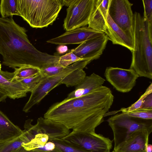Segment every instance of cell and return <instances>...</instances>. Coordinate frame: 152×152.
I'll use <instances>...</instances> for the list:
<instances>
[{
	"label": "cell",
	"mask_w": 152,
	"mask_h": 152,
	"mask_svg": "<svg viewBox=\"0 0 152 152\" xmlns=\"http://www.w3.org/2000/svg\"><path fill=\"white\" fill-rule=\"evenodd\" d=\"M65 68L58 63L46 64L40 69L41 73L45 77H51L60 73Z\"/></svg>",
	"instance_id": "obj_27"
},
{
	"label": "cell",
	"mask_w": 152,
	"mask_h": 152,
	"mask_svg": "<svg viewBox=\"0 0 152 152\" xmlns=\"http://www.w3.org/2000/svg\"><path fill=\"white\" fill-rule=\"evenodd\" d=\"M90 62L88 61L76 62L66 67L58 74L44 77L31 92L30 98L23 108V111L25 113L29 112L33 106L40 102L51 90L62 84L63 80L67 75L78 68H84Z\"/></svg>",
	"instance_id": "obj_6"
},
{
	"label": "cell",
	"mask_w": 152,
	"mask_h": 152,
	"mask_svg": "<svg viewBox=\"0 0 152 152\" xmlns=\"http://www.w3.org/2000/svg\"><path fill=\"white\" fill-rule=\"evenodd\" d=\"M105 80L99 75L93 73L85 77L69 93L66 98L70 99L87 94L95 89L102 86Z\"/></svg>",
	"instance_id": "obj_18"
},
{
	"label": "cell",
	"mask_w": 152,
	"mask_h": 152,
	"mask_svg": "<svg viewBox=\"0 0 152 152\" xmlns=\"http://www.w3.org/2000/svg\"><path fill=\"white\" fill-rule=\"evenodd\" d=\"M129 115L145 119H152V109L140 108L126 113Z\"/></svg>",
	"instance_id": "obj_30"
},
{
	"label": "cell",
	"mask_w": 152,
	"mask_h": 152,
	"mask_svg": "<svg viewBox=\"0 0 152 152\" xmlns=\"http://www.w3.org/2000/svg\"><path fill=\"white\" fill-rule=\"evenodd\" d=\"M23 133L0 110V143L20 135Z\"/></svg>",
	"instance_id": "obj_19"
},
{
	"label": "cell",
	"mask_w": 152,
	"mask_h": 152,
	"mask_svg": "<svg viewBox=\"0 0 152 152\" xmlns=\"http://www.w3.org/2000/svg\"><path fill=\"white\" fill-rule=\"evenodd\" d=\"M13 72L0 71V90L13 99L26 96L27 88L20 81L13 80Z\"/></svg>",
	"instance_id": "obj_14"
},
{
	"label": "cell",
	"mask_w": 152,
	"mask_h": 152,
	"mask_svg": "<svg viewBox=\"0 0 152 152\" xmlns=\"http://www.w3.org/2000/svg\"><path fill=\"white\" fill-rule=\"evenodd\" d=\"M134 49L130 69L139 77L152 79V25L139 12L134 14Z\"/></svg>",
	"instance_id": "obj_3"
},
{
	"label": "cell",
	"mask_w": 152,
	"mask_h": 152,
	"mask_svg": "<svg viewBox=\"0 0 152 152\" xmlns=\"http://www.w3.org/2000/svg\"><path fill=\"white\" fill-rule=\"evenodd\" d=\"M49 140V137L46 134L37 133L29 142L23 143L21 146L27 151L33 150L44 147Z\"/></svg>",
	"instance_id": "obj_24"
},
{
	"label": "cell",
	"mask_w": 152,
	"mask_h": 152,
	"mask_svg": "<svg viewBox=\"0 0 152 152\" xmlns=\"http://www.w3.org/2000/svg\"><path fill=\"white\" fill-rule=\"evenodd\" d=\"M110 0H95L88 27L105 33Z\"/></svg>",
	"instance_id": "obj_15"
},
{
	"label": "cell",
	"mask_w": 152,
	"mask_h": 152,
	"mask_svg": "<svg viewBox=\"0 0 152 152\" xmlns=\"http://www.w3.org/2000/svg\"><path fill=\"white\" fill-rule=\"evenodd\" d=\"M114 99L110 89L102 85L85 95L54 104L44 118L61 124L74 132H94L104 121Z\"/></svg>",
	"instance_id": "obj_1"
},
{
	"label": "cell",
	"mask_w": 152,
	"mask_h": 152,
	"mask_svg": "<svg viewBox=\"0 0 152 152\" xmlns=\"http://www.w3.org/2000/svg\"><path fill=\"white\" fill-rule=\"evenodd\" d=\"M109 40L107 36L105 34L88 40L70 51L84 61L91 62L100 57Z\"/></svg>",
	"instance_id": "obj_11"
},
{
	"label": "cell",
	"mask_w": 152,
	"mask_h": 152,
	"mask_svg": "<svg viewBox=\"0 0 152 152\" xmlns=\"http://www.w3.org/2000/svg\"><path fill=\"white\" fill-rule=\"evenodd\" d=\"M35 131L37 133L46 134L49 140L62 138L70 132L69 129L60 123L40 117L34 125Z\"/></svg>",
	"instance_id": "obj_16"
},
{
	"label": "cell",
	"mask_w": 152,
	"mask_h": 152,
	"mask_svg": "<svg viewBox=\"0 0 152 152\" xmlns=\"http://www.w3.org/2000/svg\"><path fill=\"white\" fill-rule=\"evenodd\" d=\"M49 141L54 143L60 152H89L72 144L62 138L54 139Z\"/></svg>",
	"instance_id": "obj_26"
},
{
	"label": "cell",
	"mask_w": 152,
	"mask_h": 152,
	"mask_svg": "<svg viewBox=\"0 0 152 152\" xmlns=\"http://www.w3.org/2000/svg\"><path fill=\"white\" fill-rule=\"evenodd\" d=\"M113 44L119 45L129 49H134V40L128 36L112 20L108 14L105 33Z\"/></svg>",
	"instance_id": "obj_17"
},
{
	"label": "cell",
	"mask_w": 152,
	"mask_h": 152,
	"mask_svg": "<svg viewBox=\"0 0 152 152\" xmlns=\"http://www.w3.org/2000/svg\"><path fill=\"white\" fill-rule=\"evenodd\" d=\"M73 0H61L62 6H69L71 4Z\"/></svg>",
	"instance_id": "obj_34"
},
{
	"label": "cell",
	"mask_w": 152,
	"mask_h": 152,
	"mask_svg": "<svg viewBox=\"0 0 152 152\" xmlns=\"http://www.w3.org/2000/svg\"><path fill=\"white\" fill-rule=\"evenodd\" d=\"M95 0H73L67 9L63 27L70 31L88 25Z\"/></svg>",
	"instance_id": "obj_8"
},
{
	"label": "cell",
	"mask_w": 152,
	"mask_h": 152,
	"mask_svg": "<svg viewBox=\"0 0 152 152\" xmlns=\"http://www.w3.org/2000/svg\"><path fill=\"white\" fill-rule=\"evenodd\" d=\"M45 77L40 73L35 76L24 79L20 81L26 86L28 92H31Z\"/></svg>",
	"instance_id": "obj_28"
},
{
	"label": "cell",
	"mask_w": 152,
	"mask_h": 152,
	"mask_svg": "<svg viewBox=\"0 0 152 152\" xmlns=\"http://www.w3.org/2000/svg\"><path fill=\"white\" fill-rule=\"evenodd\" d=\"M112 152H115V151H113Z\"/></svg>",
	"instance_id": "obj_38"
},
{
	"label": "cell",
	"mask_w": 152,
	"mask_h": 152,
	"mask_svg": "<svg viewBox=\"0 0 152 152\" xmlns=\"http://www.w3.org/2000/svg\"><path fill=\"white\" fill-rule=\"evenodd\" d=\"M152 145L150 144H148L146 147L147 152H152Z\"/></svg>",
	"instance_id": "obj_35"
},
{
	"label": "cell",
	"mask_w": 152,
	"mask_h": 152,
	"mask_svg": "<svg viewBox=\"0 0 152 152\" xmlns=\"http://www.w3.org/2000/svg\"><path fill=\"white\" fill-rule=\"evenodd\" d=\"M152 93V84L148 87L144 93L142 95L139 99L129 107L126 108H122L118 110L107 112L105 115V117L110 115H114L120 112L127 113L136 110L141 108L144 98L148 94Z\"/></svg>",
	"instance_id": "obj_25"
},
{
	"label": "cell",
	"mask_w": 152,
	"mask_h": 152,
	"mask_svg": "<svg viewBox=\"0 0 152 152\" xmlns=\"http://www.w3.org/2000/svg\"><path fill=\"white\" fill-rule=\"evenodd\" d=\"M62 7L61 0H17L20 16L34 28L52 24Z\"/></svg>",
	"instance_id": "obj_4"
},
{
	"label": "cell",
	"mask_w": 152,
	"mask_h": 152,
	"mask_svg": "<svg viewBox=\"0 0 152 152\" xmlns=\"http://www.w3.org/2000/svg\"><path fill=\"white\" fill-rule=\"evenodd\" d=\"M17 0H1L0 13L1 17H12L13 15L20 16L17 8Z\"/></svg>",
	"instance_id": "obj_23"
},
{
	"label": "cell",
	"mask_w": 152,
	"mask_h": 152,
	"mask_svg": "<svg viewBox=\"0 0 152 152\" xmlns=\"http://www.w3.org/2000/svg\"><path fill=\"white\" fill-rule=\"evenodd\" d=\"M62 139L89 152H110L112 147L113 140L95 132L72 131Z\"/></svg>",
	"instance_id": "obj_7"
},
{
	"label": "cell",
	"mask_w": 152,
	"mask_h": 152,
	"mask_svg": "<svg viewBox=\"0 0 152 152\" xmlns=\"http://www.w3.org/2000/svg\"><path fill=\"white\" fill-rule=\"evenodd\" d=\"M20 135L12 140L0 143V152H13L24 143L29 142L34 135L29 129L24 128Z\"/></svg>",
	"instance_id": "obj_20"
},
{
	"label": "cell",
	"mask_w": 152,
	"mask_h": 152,
	"mask_svg": "<svg viewBox=\"0 0 152 152\" xmlns=\"http://www.w3.org/2000/svg\"><path fill=\"white\" fill-rule=\"evenodd\" d=\"M26 31L12 17H0V54L3 64L13 69L30 65L40 69L45 65L58 63L60 56L37 49L28 39Z\"/></svg>",
	"instance_id": "obj_2"
},
{
	"label": "cell",
	"mask_w": 152,
	"mask_h": 152,
	"mask_svg": "<svg viewBox=\"0 0 152 152\" xmlns=\"http://www.w3.org/2000/svg\"><path fill=\"white\" fill-rule=\"evenodd\" d=\"M13 80L20 81L25 78L31 77L41 73V70L37 67L27 65L14 69Z\"/></svg>",
	"instance_id": "obj_21"
},
{
	"label": "cell",
	"mask_w": 152,
	"mask_h": 152,
	"mask_svg": "<svg viewBox=\"0 0 152 152\" xmlns=\"http://www.w3.org/2000/svg\"><path fill=\"white\" fill-rule=\"evenodd\" d=\"M104 75L107 80L118 91L127 93L136 85L139 75L133 69L109 66Z\"/></svg>",
	"instance_id": "obj_10"
},
{
	"label": "cell",
	"mask_w": 152,
	"mask_h": 152,
	"mask_svg": "<svg viewBox=\"0 0 152 152\" xmlns=\"http://www.w3.org/2000/svg\"><path fill=\"white\" fill-rule=\"evenodd\" d=\"M152 130L142 129L131 134L124 142L114 148L116 152H147L148 137Z\"/></svg>",
	"instance_id": "obj_13"
},
{
	"label": "cell",
	"mask_w": 152,
	"mask_h": 152,
	"mask_svg": "<svg viewBox=\"0 0 152 152\" xmlns=\"http://www.w3.org/2000/svg\"><path fill=\"white\" fill-rule=\"evenodd\" d=\"M113 133L115 148L133 133L139 130H152V119L140 118L126 113L116 114L107 120Z\"/></svg>",
	"instance_id": "obj_5"
},
{
	"label": "cell",
	"mask_w": 152,
	"mask_h": 152,
	"mask_svg": "<svg viewBox=\"0 0 152 152\" xmlns=\"http://www.w3.org/2000/svg\"><path fill=\"white\" fill-rule=\"evenodd\" d=\"M67 46L65 45H60L57 48V51L60 54H63L67 52L68 50Z\"/></svg>",
	"instance_id": "obj_33"
},
{
	"label": "cell",
	"mask_w": 152,
	"mask_h": 152,
	"mask_svg": "<svg viewBox=\"0 0 152 152\" xmlns=\"http://www.w3.org/2000/svg\"><path fill=\"white\" fill-rule=\"evenodd\" d=\"M84 68L76 69L67 75L62 81V84L67 87L76 86L86 76Z\"/></svg>",
	"instance_id": "obj_22"
},
{
	"label": "cell",
	"mask_w": 152,
	"mask_h": 152,
	"mask_svg": "<svg viewBox=\"0 0 152 152\" xmlns=\"http://www.w3.org/2000/svg\"><path fill=\"white\" fill-rule=\"evenodd\" d=\"M144 8L143 17L152 25V0H142Z\"/></svg>",
	"instance_id": "obj_31"
},
{
	"label": "cell",
	"mask_w": 152,
	"mask_h": 152,
	"mask_svg": "<svg viewBox=\"0 0 152 152\" xmlns=\"http://www.w3.org/2000/svg\"><path fill=\"white\" fill-rule=\"evenodd\" d=\"M1 70V64L0 61V71Z\"/></svg>",
	"instance_id": "obj_37"
},
{
	"label": "cell",
	"mask_w": 152,
	"mask_h": 152,
	"mask_svg": "<svg viewBox=\"0 0 152 152\" xmlns=\"http://www.w3.org/2000/svg\"><path fill=\"white\" fill-rule=\"evenodd\" d=\"M4 93L0 90V102L2 100L3 97Z\"/></svg>",
	"instance_id": "obj_36"
},
{
	"label": "cell",
	"mask_w": 152,
	"mask_h": 152,
	"mask_svg": "<svg viewBox=\"0 0 152 152\" xmlns=\"http://www.w3.org/2000/svg\"><path fill=\"white\" fill-rule=\"evenodd\" d=\"M105 34L88 27L84 26L66 31L61 35L47 40V43L58 45L81 44Z\"/></svg>",
	"instance_id": "obj_12"
},
{
	"label": "cell",
	"mask_w": 152,
	"mask_h": 152,
	"mask_svg": "<svg viewBox=\"0 0 152 152\" xmlns=\"http://www.w3.org/2000/svg\"><path fill=\"white\" fill-rule=\"evenodd\" d=\"M141 108L152 109V93L148 95L144 99Z\"/></svg>",
	"instance_id": "obj_32"
},
{
	"label": "cell",
	"mask_w": 152,
	"mask_h": 152,
	"mask_svg": "<svg viewBox=\"0 0 152 152\" xmlns=\"http://www.w3.org/2000/svg\"><path fill=\"white\" fill-rule=\"evenodd\" d=\"M132 5L128 0H110L108 13L114 22L134 40Z\"/></svg>",
	"instance_id": "obj_9"
},
{
	"label": "cell",
	"mask_w": 152,
	"mask_h": 152,
	"mask_svg": "<svg viewBox=\"0 0 152 152\" xmlns=\"http://www.w3.org/2000/svg\"><path fill=\"white\" fill-rule=\"evenodd\" d=\"M81 61L84 60L70 51L65 55L60 56L58 63L66 67L76 62Z\"/></svg>",
	"instance_id": "obj_29"
}]
</instances>
